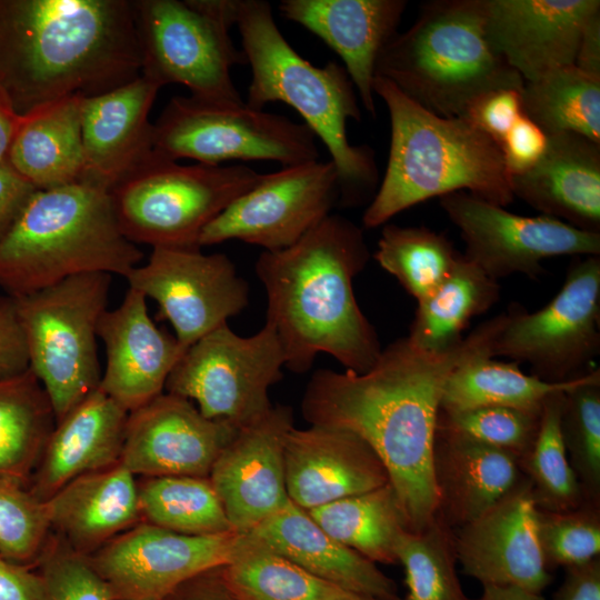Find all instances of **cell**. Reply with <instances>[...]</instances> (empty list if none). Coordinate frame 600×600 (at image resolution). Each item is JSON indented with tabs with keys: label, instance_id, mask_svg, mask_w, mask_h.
<instances>
[{
	"label": "cell",
	"instance_id": "6da1fadb",
	"mask_svg": "<svg viewBox=\"0 0 600 600\" xmlns=\"http://www.w3.org/2000/svg\"><path fill=\"white\" fill-rule=\"evenodd\" d=\"M504 318L502 312L484 321L441 353L426 352L407 337L398 339L368 371L319 369L307 384L304 420L351 431L370 446L388 472L410 531L422 530L438 513L433 448L446 382L468 360L492 357Z\"/></svg>",
	"mask_w": 600,
	"mask_h": 600
},
{
	"label": "cell",
	"instance_id": "7a4b0ae2",
	"mask_svg": "<svg viewBox=\"0 0 600 600\" xmlns=\"http://www.w3.org/2000/svg\"><path fill=\"white\" fill-rule=\"evenodd\" d=\"M140 74L132 1L0 0V90L19 114Z\"/></svg>",
	"mask_w": 600,
	"mask_h": 600
},
{
	"label": "cell",
	"instance_id": "3957f363",
	"mask_svg": "<svg viewBox=\"0 0 600 600\" xmlns=\"http://www.w3.org/2000/svg\"><path fill=\"white\" fill-rule=\"evenodd\" d=\"M369 258L362 229L332 213L291 247L259 256L254 270L267 293L266 321L290 371L307 372L321 352L356 373L377 362L380 341L353 291Z\"/></svg>",
	"mask_w": 600,
	"mask_h": 600
},
{
	"label": "cell",
	"instance_id": "277c9868",
	"mask_svg": "<svg viewBox=\"0 0 600 600\" xmlns=\"http://www.w3.org/2000/svg\"><path fill=\"white\" fill-rule=\"evenodd\" d=\"M224 7L251 68L244 103L256 110L272 102L293 108L328 149L339 177V206L372 200L379 182L376 154L370 146L348 140L347 122H359L361 109L344 67L334 61L317 67L301 57L279 30L269 2L224 0Z\"/></svg>",
	"mask_w": 600,
	"mask_h": 600
},
{
	"label": "cell",
	"instance_id": "5b68a950",
	"mask_svg": "<svg viewBox=\"0 0 600 600\" xmlns=\"http://www.w3.org/2000/svg\"><path fill=\"white\" fill-rule=\"evenodd\" d=\"M372 88L387 106L391 133L386 172L363 212V228L457 191L500 207L514 200L498 143L473 122L434 114L382 77H374Z\"/></svg>",
	"mask_w": 600,
	"mask_h": 600
},
{
	"label": "cell",
	"instance_id": "8992f818",
	"mask_svg": "<svg viewBox=\"0 0 600 600\" xmlns=\"http://www.w3.org/2000/svg\"><path fill=\"white\" fill-rule=\"evenodd\" d=\"M143 252L121 232L109 191L78 181L34 190L0 234V286L26 296L70 277H126Z\"/></svg>",
	"mask_w": 600,
	"mask_h": 600
},
{
	"label": "cell",
	"instance_id": "52a82bcc",
	"mask_svg": "<svg viewBox=\"0 0 600 600\" xmlns=\"http://www.w3.org/2000/svg\"><path fill=\"white\" fill-rule=\"evenodd\" d=\"M376 76L446 118H466L484 94L524 86L488 36L483 0L423 3L411 27L382 49Z\"/></svg>",
	"mask_w": 600,
	"mask_h": 600
},
{
	"label": "cell",
	"instance_id": "ba28073f",
	"mask_svg": "<svg viewBox=\"0 0 600 600\" xmlns=\"http://www.w3.org/2000/svg\"><path fill=\"white\" fill-rule=\"evenodd\" d=\"M262 174L243 164L182 166L154 152L109 190L123 236L156 247H199L203 229Z\"/></svg>",
	"mask_w": 600,
	"mask_h": 600
},
{
	"label": "cell",
	"instance_id": "9c48e42d",
	"mask_svg": "<svg viewBox=\"0 0 600 600\" xmlns=\"http://www.w3.org/2000/svg\"><path fill=\"white\" fill-rule=\"evenodd\" d=\"M111 274L64 279L14 299L29 369L44 389L56 423L99 389L98 326L107 310Z\"/></svg>",
	"mask_w": 600,
	"mask_h": 600
},
{
	"label": "cell",
	"instance_id": "30bf717a",
	"mask_svg": "<svg viewBox=\"0 0 600 600\" xmlns=\"http://www.w3.org/2000/svg\"><path fill=\"white\" fill-rule=\"evenodd\" d=\"M134 20L141 76L160 88L176 83L198 99L243 103L231 69L247 64L231 37L232 26L216 0H138Z\"/></svg>",
	"mask_w": 600,
	"mask_h": 600
},
{
	"label": "cell",
	"instance_id": "8fae6325",
	"mask_svg": "<svg viewBox=\"0 0 600 600\" xmlns=\"http://www.w3.org/2000/svg\"><path fill=\"white\" fill-rule=\"evenodd\" d=\"M153 152L172 161L219 166L270 160L283 167L319 160L316 136L304 124L243 103L190 97L170 99L152 123Z\"/></svg>",
	"mask_w": 600,
	"mask_h": 600
},
{
	"label": "cell",
	"instance_id": "7c38bea8",
	"mask_svg": "<svg viewBox=\"0 0 600 600\" xmlns=\"http://www.w3.org/2000/svg\"><path fill=\"white\" fill-rule=\"evenodd\" d=\"M284 363L269 322L250 337L237 334L226 323L187 348L164 390L193 400L207 419L239 429L270 410L269 389L283 378Z\"/></svg>",
	"mask_w": 600,
	"mask_h": 600
},
{
	"label": "cell",
	"instance_id": "4fadbf2b",
	"mask_svg": "<svg viewBox=\"0 0 600 600\" xmlns=\"http://www.w3.org/2000/svg\"><path fill=\"white\" fill-rule=\"evenodd\" d=\"M504 313L493 358L526 362L531 374L549 382L587 374L600 352V257L573 262L560 291L540 310L513 303Z\"/></svg>",
	"mask_w": 600,
	"mask_h": 600
},
{
	"label": "cell",
	"instance_id": "5bb4252c",
	"mask_svg": "<svg viewBox=\"0 0 600 600\" xmlns=\"http://www.w3.org/2000/svg\"><path fill=\"white\" fill-rule=\"evenodd\" d=\"M338 171L331 160L283 167L262 174L201 232L199 247L240 240L278 251L291 247L339 204Z\"/></svg>",
	"mask_w": 600,
	"mask_h": 600
},
{
	"label": "cell",
	"instance_id": "9a60e30c",
	"mask_svg": "<svg viewBox=\"0 0 600 600\" xmlns=\"http://www.w3.org/2000/svg\"><path fill=\"white\" fill-rule=\"evenodd\" d=\"M440 206L460 231L463 256L497 281L516 273L534 279L549 258L600 254V233L552 217L514 214L466 191L440 197Z\"/></svg>",
	"mask_w": 600,
	"mask_h": 600
},
{
	"label": "cell",
	"instance_id": "2e32d148",
	"mask_svg": "<svg viewBox=\"0 0 600 600\" xmlns=\"http://www.w3.org/2000/svg\"><path fill=\"white\" fill-rule=\"evenodd\" d=\"M129 288L158 303L177 341L189 348L249 304V284L224 253L200 247H156L126 277Z\"/></svg>",
	"mask_w": 600,
	"mask_h": 600
},
{
	"label": "cell",
	"instance_id": "e0dca14e",
	"mask_svg": "<svg viewBox=\"0 0 600 600\" xmlns=\"http://www.w3.org/2000/svg\"><path fill=\"white\" fill-rule=\"evenodd\" d=\"M241 537L189 536L141 521L87 558L114 599L161 600L184 581L227 564Z\"/></svg>",
	"mask_w": 600,
	"mask_h": 600
},
{
	"label": "cell",
	"instance_id": "ac0fdd59",
	"mask_svg": "<svg viewBox=\"0 0 600 600\" xmlns=\"http://www.w3.org/2000/svg\"><path fill=\"white\" fill-rule=\"evenodd\" d=\"M292 427V408L272 406L239 428L216 459L209 480L233 531L248 533L290 500L283 447Z\"/></svg>",
	"mask_w": 600,
	"mask_h": 600
},
{
	"label": "cell",
	"instance_id": "d6986e66",
	"mask_svg": "<svg viewBox=\"0 0 600 600\" xmlns=\"http://www.w3.org/2000/svg\"><path fill=\"white\" fill-rule=\"evenodd\" d=\"M237 430L207 419L188 399L163 392L129 412L119 463L137 478H209Z\"/></svg>",
	"mask_w": 600,
	"mask_h": 600
},
{
	"label": "cell",
	"instance_id": "ffe728a7",
	"mask_svg": "<svg viewBox=\"0 0 600 600\" xmlns=\"http://www.w3.org/2000/svg\"><path fill=\"white\" fill-rule=\"evenodd\" d=\"M537 506L524 476L501 500L454 534L458 563L482 586L541 593L552 577L537 531Z\"/></svg>",
	"mask_w": 600,
	"mask_h": 600
},
{
	"label": "cell",
	"instance_id": "44dd1931",
	"mask_svg": "<svg viewBox=\"0 0 600 600\" xmlns=\"http://www.w3.org/2000/svg\"><path fill=\"white\" fill-rule=\"evenodd\" d=\"M98 337L107 357L99 389L128 412L163 393L170 372L187 350L154 324L147 298L132 288L116 309L102 314Z\"/></svg>",
	"mask_w": 600,
	"mask_h": 600
},
{
	"label": "cell",
	"instance_id": "7402d4cb",
	"mask_svg": "<svg viewBox=\"0 0 600 600\" xmlns=\"http://www.w3.org/2000/svg\"><path fill=\"white\" fill-rule=\"evenodd\" d=\"M488 36L524 82L574 64L599 0H483Z\"/></svg>",
	"mask_w": 600,
	"mask_h": 600
},
{
	"label": "cell",
	"instance_id": "603a6c76",
	"mask_svg": "<svg viewBox=\"0 0 600 600\" xmlns=\"http://www.w3.org/2000/svg\"><path fill=\"white\" fill-rule=\"evenodd\" d=\"M283 458L288 497L304 510L389 483L370 446L340 428L292 427L284 439Z\"/></svg>",
	"mask_w": 600,
	"mask_h": 600
},
{
	"label": "cell",
	"instance_id": "cb8c5ba5",
	"mask_svg": "<svg viewBox=\"0 0 600 600\" xmlns=\"http://www.w3.org/2000/svg\"><path fill=\"white\" fill-rule=\"evenodd\" d=\"M160 89L140 74L107 92L83 97L80 181L109 191L153 153L149 113Z\"/></svg>",
	"mask_w": 600,
	"mask_h": 600
},
{
	"label": "cell",
	"instance_id": "d4e9b609",
	"mask_svg": "<svg viewBox=\"0 0 600 600\" xmlns=\"http://www.w3.org/2000/svg\"><path fill=\"white\" fill-rule=\"evenodd\" d=\"M407 6L406 0H282L278 8L341 58L364 110L374 117L378 58L398 32Z\"/></svg>",
	"mask_w": 600,
	"mask_h": 600
},
{
	"label": "cell",
	"instance_id": "484cf974",
	"mask_svg": "<svg viewBox=\"0 0 600 600\" xmlns=\"http://www.w3.org/2000/svg\"><path fill=\"white\" fill-rule=\"evenodd\" d=\"M510 187L542 214L600 233V143L572 132L549 134L540 159L510 176Z\"/></svg>",
	"mask_w": 600,
	"mask_h": 600
},
{
	"label": "cell",
	"instance_id": "4316f807",
	"mask_svg": "<svg viewBox=\"0 0 600 600\" xmlns=\"http://www.w3.org/2000/svg\"><path fill=\"white\" fill-rule=\"evenodd\" d=\"M129 412L97 389L58 421L28 482L47 501L86 473L120 462Z\"/></svg>",
	"mask_w": 600,
	"mask_h": 600
},
{
	"label": "cell",
	"instance_id": "83f0119b",
	"mask_svg": "<svg viewBox=\"0 0 600 600\" xmlns=\"http://www.w3.org/2000/svg\"><path fill=\"white\" fill-rule=\"evenodd\" d=\"M433 477L438 516L451 528L471 522L524 477L518 458L437 426Z\"/></svg>",
	"mask_w": 600,
	"mask_h": 600
},
{
	"label": "cell",
	"instance_id": "f1b7e54d",
	"mask_svg": "<svg viewBox=\"0 0 600 600\" xmlns=\"http://www.w3.org/2000/svg\"><path fill=\"white\" fill-rule=\"evenodd\" d=\"M248 534L341 589L382 600H402L396 582L374 562L333 539L291 500Z\"/></svg>",
	"mask_w": 600,
	"mask_h": 600
},
{
	"label": "cell",
	"instance_id": "f546056e",
	"mask_svg": "<svg viewBox=\"0 0 600 600\" xmlns=\"http://www.w3.org/2000/svg\"><path fill=\"white\" fill-rule=\"evenodd\" d=\"M46 502L51 533L84 556L141 522L137 477L120 463L77 477Z\"/></svg>",
	"mask_w": 600,
	"mask_h": 600
},
{
	"label": "cell",
	"instance_id": "4dcf8cb0",
	"mask_svg": "<svg viewBox=\"0 0 600 600\" xmlns=\"http://www.w3.org/2000/svg\"><path fill=\"white\" fill-rule=\"evenodd\" d=\"M83 97L69 96L22 114L9 150L8 164L36 190L81 180Z\"/></svg>",
	"mask_w": 600,
	"mask_h": 600
},
{
	"label": "cell",
	"instance_id": "1f68e13d",
	"mask_svg": "<svg viewBox=\"0 0 600 600\" xmlns=\"http://www.w3.org/2000/svg\"><path fill=\"white\" fill-rule=\"evenodd\" d=\"M499 298L498 281L460 253L444 280L417 301L407 338L426 352L448 351L463 340L470 320L487 312Z\"/></svg>",
	"mask_w": 600,
	"mask_h": 600
},
{
	"label": "cell",
	"instance_id": "d6a6232c",
	"mask_svg": "<svg viewBox=\"0 0 600 600\" xmlns=\"http://www.w3.org/2000/svg\"><path fill=\"white\" fill-rule=\"evenodd\" d=\"M333 539L377 563H397L396 547L409 530L389 483L307 510Z\"/></svg>",
	"mask_w": 600,
	"mask_h": 600
},
{
	"label": "cell",
	"instance_id": "836d02e7",
	"mask_svg": "<svg viewBox=\"0 0 600 600\" xmlns=\"http://www.w3.org/2000/svg\"><path fill=\"white\" fill-rule=\"evenodd\" d=\"M584 376L564 382H549L526 374L514 361L501 362L490 356H479L462 363L450 374L443 389L440 410L498 406L540 412L548 397L572 389Z\"/></svg>",
	"mask_w": 600,
	"mask_h": 600
},
{
	"label": "cell",
	"instance_id": "e575fe53",
	"mask_svg": "<svg viewBox=\"0 0 600 600\" xmlns=\"http://www.w3.org/2000/svg\"><path fill=\"white\" fill-rule=\"evenodd\" d=\"M54 426L50 400L30 369L0 378V477L28 486Z\"/></svg>",
	"mask_w": 600,
	"mask_h": 600
},
{
	"label": "cell",
	"instance_id": "d590c367",
	"mask_svg": "<svg viewBox=\"0 0 600 600\" xmlns=\"http://www.w3.org/2000/svg\"><path fill=\"white\" fill-rule=\"evenodd\" d=\"M227 588L240 600H332L341 589L242 533L231 560L220 567Z\"/></svg>",
	"mask_w": 600,
	"mask_h": 600
},
{
	"label": "cell",
	"instance_id": "8d00e7d4",
	"mask_svg": "<svg viewBox=\"0 0 600 600\" xmlns=\"http://www.w3.org/2000/svg\"><path fill=\"white\" fill-rule=\"evenodd\" d=\"M137 489L143 522L189 536L233 531L209 478L140 477Z\"/></svg>",
	"mask_w": 600,
	"mask_h": 600
},
{
	"label": "cell",
	"instance_id": "74e56055",
	"mask_svg": "<svg viewBox=\"0 0 600 600\" xmlns=\"http://www.w3.org/2000/svg\"><path fill=\"white\" fill-rule=\"evenodd\" d=\"M521 102L523 114L547 136L572 132L600 143V80L574 66L524 82Z\"/></svg>",
	"mask_w": 600,
	"mask_h": 600
},
{
	"label": "cell",
	"instance_id": "f35d334b",
	"mask_svg": "<svg viewBox=\"0 0 600 600\" xmlns=\"http://www.w3.org/2000/svg\"><path fill=\"white\" fill-rule=\"evenodd\" d=\"M459 252L446 236L426 227L386 224L374 259L417 301L450 273Z\"/></svg>",
	"mask_w": 600,
	"mask_h": 600
},
{
	"label": "cell",
	"instance_id": "ab89813d",
	"mask_svg": "<svg viewBox=\"0 0 600 600\" xmlns=\"http://www.w3.org/2000/svg\"><path fill=\"white\" fill-rule=\"evenodd\" d=\"M404 569L403 600H470L457 572L454 533L438 514L422 530H406L396 547Z\"/></svg>",
	"mask_w": 600,
	"mask_h": 600
},
{
	"label": "cell",
	"instance_id": "60d3db41",
	"mask_svg": "<svg viewBox=\"0 0 600 600\" xmlns=\"http://www.w3.org/2000/svg\"><path fill=\"white\" fill-rule=\"evenodd\" d=\"M564 392H556L543 402L534 443L520 461L537 508L547 511L572 510L586 503L560 430Z\"/></svg>",
	"mask_w": 600,
	"mask_h": 600
},
{
	"label": "cell",
	"instance_id": "b9f144b4",
	"mask_svg": "<svg viewBox=\"0 0 600 600\" xmlns=\"http://www.w3.org/2000/svg\"><path fill=\"white\" fill-rule=\"evenodd\" d=\"M564 449L586 502L600 504V370L564 392L560 418Z\"/></svg>",
	"mask_w": 600,
	"mask_h": 600
},
{
	"label": "cell",
	"instance_id": "7bdbcfd3",
	"mask_svg": "<svg viewBox=\"0 0 600 600\" xmlns=\"http://www.w3.org/2000/svg\"><path fill=\"white\" fill-rule=\"evenodd\" d=\"M51 537L47 502L27 483L0 477V556L33 569Z\"/></svg>",
	"mask_w": 600,
	"mask_h": 600
},
{
	"label": "cell",
	"instance_id": "ee69618b",
	"mask_svg": "<svg viewBox=\"0 0 600 600\" xmlns=\"http://www.w3.org/2000/svg\"><path fill=\"white\" fill-rule=\"evenodd\" d=\"M540 414L541 411L498 406L440 410L437 426L509 452L520 462L534 443Z\"/></svg>",
	"mask_w": 600,
	"mask_h": 600
},
{
	"label": "cell",
	"instance_id": "f6af8a7d",
	"mask_svg": "<svg viewBox=\"0 0 600 600\" xmlns=\"http://www.w3.org/2000/svg\"><path fill=\"white\" fill-rule=\"evenodd\" d=\"M539 543L549 567L581 564L600 553V504L567 511L537 509Z\"/></svg>",
	"mask_w": 600,
	"mask_h": 600
},
{
	"label": "cell",
	"instance_id": "bcb514c9",
	"mask_svg": "<svg viewBox=\"0 0 600 600\" xmlns=\"http://www.w3.org/2000/svg\"><path fill=\"white\" fill-rule=\"evenodd\" d=\"M34 568L42 579L44 600H116L87 556L52 533Z\"/></svg>",
	"mask_w": 600,
	"mask_h": 600
},
{
	"label": "cell",
	"instance_id": "7dc6e473",
	"mask_svg": "<svg viewBox=\"0 0 600 600\" xmlns=\"http://www.w3.org/2000/svg\"><path fill=\"white\" fill-rule=\"evenodd\" d=\"M521 92L514 89H500L489 92L471 106L466 118L499 146L523 114Z\"/></svg>",
	"mask_w": 600,
	"mask_h": 600
},
{
	"label": "cell",
	"instance_id": "c3c4849f",
	"mask_svg": "<svg viewBox=\"0 0 600 600\" xmlns=\"http://www.w3.org/2000/svg\"><path fill=\"white\" fill-rule=\"evenodd\" d=\"M546 146L547 134L522 114L499 144L509 177L530 169L540 159Z\"/></svg>",
	"mask_w": 600,
	"mask_h": 600
},
{
	"label": "cell",
	"instance_id": "681fc988",
	"mask_svg": "<svg viewBox=\"0 0 600 600\" xmlns=\"http://www.w3.org/2000/svg\"><path fill=\"white\" fill-rule=\"evenodd\" d=\"M29 370V356L23 329L12 297H0V378Z\"/></svg>",
	"mask_w": 600,
	"mask_h": 600
},
{
	"label": "cell",
	"instance_id": "f907efd6",
	"mask_svg": "<svg viewBox=\"0 0 600 600\" xmlns=\"http://www.w3.org/2000/svg\"><path fill=\"white\" fill-rule=\"evenodd\" d=\"M0 600H44L41 577L0 556Z\"/></svg>",
	"mask_w": 600,
	"mask_h": 600
},
{
	"label": "cell",
	"instance_id": "816d5d0a",
	"mask_svg": "<svg viewBox=\"0 0 600 600\" xmlns=\"http://www.w3.org/2000/svg\"><path fill=\"white\" fill-rule=\"evenodd\" d=\"M553 600H600V559L566 568Z\"/></svg>",
	"mask_w": 600,
	"mask_h": 600
},
{
	"label": "cell",
	"instance_id": "f5cc1de1",
	"mask_svg": "<svg viewBox=\"0 0 600 600\" xmlns=\"http://www.w3.org/2000/svg\"><path fill=\"white\" fill-rule=\"evenodd\" d=\"M161 600H240L224 584L220 567L204 571L178 586Z\"/></svg>",
	"mask_w": 600,
	"mask_h": 600
},
{
	"label": "cell",
	"instance_id": "db71d44e",
	"mask_svg": "<svg viewBox=\"0 0 600 600\" xmlns=\"http://www.w3.org/2000/svg\"><path fill=\"white\" fill-rule=\"evenodd\" d=\"M34 190L9 164L0 163V234Z\"/></svg>",
	"mask_w": 600,
	"mask_h": 600
},
{
	"label": "cell",
	"instance_id": "11a10c76",
	"mask_svg": "<svg viewBox=\"0 0 600 600\" xmlns=\"http://www.w3.org/2000/svg\"><path fill=\"white\" fill-rule=\"evenodd\" d=\"M573 66L600 80V10L593 12L584 23Z\"/></svg>",
	"mask_w": 600,
	"mask_h": 600
},
{
	"label": "cell",
	"instance_id": "9f6ffc18",
	"mask_svg": "<svg viewBox=\"0 0 600 600\" xmlns=\"http://www.w3.org/2000/svg\"><path fill=\"white\" fill-rule=\"evenodd\" d=\"M22 120L4 93L0 90V163L8 164V154L14 134Z\"/></svg>",
	"mask_w": 600,
	"mask_h": 600
},
{
	"label": "cell",
	"instance_id": "6f0895ef",
	"mask_svg": "<svg viewBox=\"0 0 600 600\" xmlns=\"http://www.w3.org/2000/svg\"><path fill=\"white\" fill-rule=\"evenodd\" d=\"M477 600H546L541 593L517 587L482 586V594Z\"/></svg>",
	"mask_w": 600,
	"mask_h": 600
},
{
	"label": "cell",
	"instance_id": "680465c9",
	"mask_svg": "<svg viewBox=\"0 0 600 600\" xmlns=\"http://www.w3.org/2000/svg\"><path fill=\"white\" fill-rule=\"evenodd\" d=\"M332 600H382V599L346 590L340 596H338L337 598Z\"/></svg>",
	"mask_w": 600,
	"mask_h": 600
},
{
	"label": "cell",
	"instance_id": "91938a15",
	"mask_svg": "<svg viewBox=\"0 0 600 600\" xmlns=\"http://www.w3.org/2000/svg\"><path fill=\"white\" fill-rule=\"evenodd\" d=\"M116 600H159L153 598H142V599H116Z\"/></svg>",
	"mask_w": 600,
	"mask_h": 600
}]
</instances>
